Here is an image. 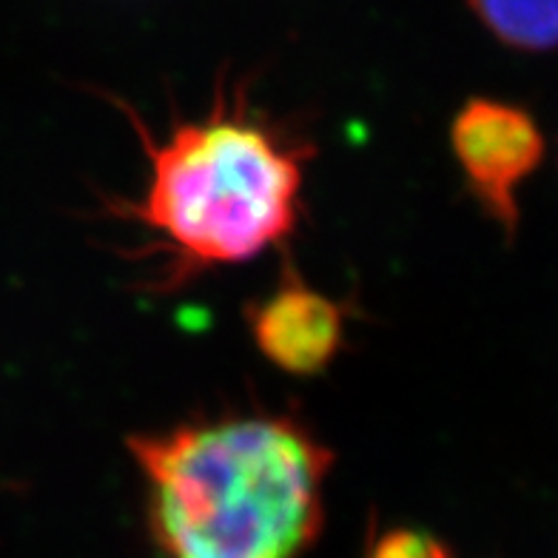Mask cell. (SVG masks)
Segmentation results:
<instances>
[{"mask_svg": "<svg viewBox=\"0 0 558 558\" xmlns=\"http://www.w3.org/2000/svg\"><path fill=\"white\" fill-rule=\"evenodd\" d=\"M162 558H302L323 533L333 453L286 413H222L132 434Z\"/></svg>", "mask_w": 558, "mask_h": 558, "instance_id": "cell-1", "label": "cell"}, {"mask_svg": "<svg viewBox=\"0 0 558 558\" xmlns=\"http://www.w3.org/2000/svg\"><path fill=\"white\" fill-rule=\"evenodd\" d=\"M251 339L265 360L291 376H319L345 348V308L286 268L271 294L245 308Z\"/></svg>", "mask_w": 558, "mask_h": 558, "instance_id": "cell-4", "label": "cell"}, {"mask_svg": "<svg viewBox=\"0 0 558 558\" xmlns=\"http://www.w3.org/2000/svg\"><path fill=\"white\" fill-rule=\"evenodd\" d=\"M365 558H453V550L427 530L390 527L371 542Z\"/></svg>", "mask_w": 558, "mask_h": 558, "instance_id": "cell-6", "label": "cell"}, {"mask_svg": "<svg viewBox=\"0 0 558 558\" xmlns=\"http://www.w3.org/2000/svg\"><path fill=\"white\" fill-rule=\"evenodd\" d=\"M243 100L220 95L206 118L183 120L162 140L137 125L148 183L125 217L169 245L177 279L251 263L300 220L305 148Z\"/></svg>", "mask_w": 558, "mask_h": 558, "instance_id": "cell-2", "label": "cell"}, {"mask_svg": "<svg viewBox=\"0 0 558 558\" xmlns=\"http://www.w3.org/2000/svg\"><path fill=\"white\" fill-rule=\"evenodd\" d=\"M468 9L507 49L524 54L558 49V0H468Z\"/></svg>", "mask_w": 558, "mask_h": 558, "instance_id": "cell-5", "label": "cell"}, {"mask_svg": "<svg viewBox=\"0 0 558 558\" xmlns=\"http://www.w3.org/2000/svg\"><path fill=\"white\" fill-rule=\"evenodd\" d=\"M450 151L476 206L505 236H515L519 192L544 160V134L527 109L499 97H471L453 114Z\"/></svg>", "mask_w": 558, "mask_h": 558, "instance_id": "cell-3", "label": "cell"}]
</instances>
